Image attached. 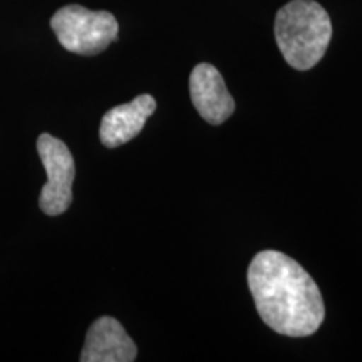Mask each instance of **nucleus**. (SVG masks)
<instances>
[{"label":"nucleus","instance_id":"nucleus-3","mask_svg":"<svg viewBox=\"0 0 362 362\" xmlns=\"http://www.w3.org/2000/svg\"><path fill=\"white\" fill-rule=\"evenodd\" d=\"M51 27L66 51L81 56H96L117 39L119 25L106 11H89L81 6H66L54 13Z\"/></svg>","mask_w":362,"mask_h":362},{"label":"nucleus","instance_id":"nucleus-2","mask_svg":"<svg viewBox=\"0 0 362 362\" xmlns=\"http://www.w3.org/2000/svg\"><path fill=\"white\" fill-rule=\"evenodd\" d=\"M274 33L288 66L309 71L327 51L332 22L325 8L314 0H292L275 16Z\"/></svg>","mask_w":362,"mask_h":362},{"label":"nucleus","instance_id":"nucleus-5","mask_svg":"<svg viewBox=\"0 0 362 362\" xmlns=\"http://www.w3.org/2000/svg\"><path fill=\"white\" fill-rule=\"evenodd\" d=\"M189 96L194 110L208 124H223L235 112V101L223 76L208 62L198 64L189 74Z\"/></svg>","mask_w":362,"mask_h":362},{"label":"nucleus","instance_id":"nucleus-6","mask_svg":"<svg viewBox=\"0 0 362 362\" xmlns=\"http://www.w3.org/2000/svg\"><path fill=\"white\" fill-rule=\"evenodd\" d=\"M138 347L115 317H99L90 324L86 336L83 362H133Z\"/></svg>","mask_w":362,"mask_h":362},{"label":"nucleus","instance_id":"nucleus-7","mask_svg":"<svg viewBox=\"0 0 362 362\" xmlns=\"http://www.w3.org/2000/svg\"><path fill=\"white\" fill-rule=\"evenodd\" d=\"M156 110L155 98L141 94L133 101L112 107L103 116L99 138L106 148H117L126 144L141 133L148 117Z\"/></svg>","mask_w":362,"mask_h":362},{"label":"nucleus","instance_id":"nucleus-4","mask_svg":"<svg viewBox=\"0 0 362 362\" xmlns=\"http://www.w3.org/2000/svg\"><path fill=\"white\" fill-rule=\"evenodd\" d=\"M37 151L47 173V183L40 192L39 206L45 215L57 216L64 214L72 203L74 158L64 141L47 133L39 136Z\"/></svg>","mask_w":362,"mask_h":362},{"label":"nucleus","instance_id":"nucleus-1","mask_svg":"<svg viewBox=\"0 0 362 362\" xmlns=\"http://www.w3.org/2000/svg\"><path fill=\"white\" fill-rule=\"evenodd\" d=\"M248 288L262 320L287 337H307L324 322V298L298 262L277 250H264L248 267Z\"/></svg>","mask_w":362,"mask_h":362}]
</instances>
